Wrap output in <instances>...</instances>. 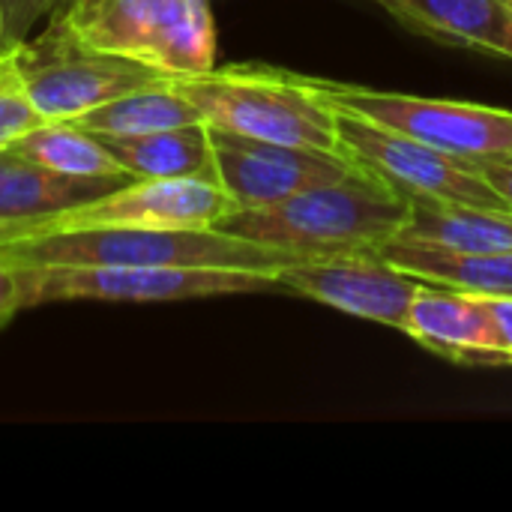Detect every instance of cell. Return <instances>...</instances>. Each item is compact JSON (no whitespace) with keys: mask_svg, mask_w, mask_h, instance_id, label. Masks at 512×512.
<instances>
[{"mask_svg":"<svg viewBox=\"0 0 512 512\" xmlns=\"http://www.w3.org/2000/svg\"><path fill=\"white\" fill-rule=\"evenodd\" d=\"M114 159L126 168L132 180H156V177H216L213 159V135L210 123H189L144 135L102 138Z\"/></svg>","mask_w":512,"mask_h":512,"instance_id":"16","label":"cell"},{"mask_svg":"<svg viewBox=\"0 0 512 512\" xmlns=\"http://www.w3.org/2000/svg\"><path fill=\"white\" fill-rule=\"evenodd\" d=\"M465 165L480 174L495 195L512 210V153H498V156H486V159H465Z\"/></svg>","mask_w":512,"mask_h":512,"instance_id":"22","label":"cell"},{"mask_svg":"<svg viewBox=\"0 0 512 512\" xmlns=\"http://www.w3.org/2000/svg\"><path fill=\"white\" fill-rule=\"evenodd\" d=\"M171 84L216 129L273 144L342 153L336 108L309 87L306 75L258 63H231L171 78Z\"/></svg>","mask_w":512,"mask_h":512,"instance_id":"3","label":"cell"},{"mask_svg":"<svg viewBox=\"0 0 512 512\" xmlns=\"http://www.w3.org/2000/svg\"><path fill=\"white\" fill-rule=\"evenodd\" d=\"M24 309H33L30 264H21L0 252V330Z\"/></svg>","mask_w":512,"mask_h":512,"instance_id":"21","label":"cell"},{"mask_svg":"<svg viewBox=\"0 0 512 512\" xmlns=\"http://www.w3.org/2000/svg\"><path fill=\"white\" fill-rule=\"evenodd\" d=\"M42 117L18 87L15 69H12V54L0 57V150L9 147L18 135L30 132L39 126Z\"/></svg>","mask_w":512,"mask_h":512,"instance_id":"20","label":"cell"},{"mask_svg":"<svg viewBox=\"0 0 512 512\" xmlns=\"http://www.w3.org/2000/svg\"><path fill=\"white\" fill-rule=\"evenodd\" d=\"M306 81L333 108L399 129L462 162L512 153V111L507 108L459 102V99H432V96H414L396 90H372V87L309 78V75Z\"/></svg>","mask_w":512,"mask_h":512,"instance_id":"6","label":"cell"},{"mask_svg":"<svg viewBox=\"0 0 512 512\" xmlns=\"http://www.w3.org/2000/svg\"><path fill=\"white\" fill-rule=\"evenodd\" d=\"M396 240L444 252H512V210L411 201Z\"/></svg>","mask_w":512,"mask_h":512,"instance_id":"14","label":"cell"},{"mask_svg":"<svg viewBox=\"0 0 512 512\" xmlns=\"http://www.w3.org/2000/svg\"><path fill=\"white\" fill-rule=\"evenodd\" d=\"M33 306L42 303H177L282 291L276 273L231 267H33Z\"/></svg>","mask_w":512,"mask_h":512,"instance_id":"7","label":"cell"},{"mask_svg":"<svg viewBox=\"0 0 512 512\" xmlns=\"http://www.w3.org/2000/svg\"><path fill=\"white\" fill-rule=\"evenodd\" d=\"M402 27L444 45L477 48L512 60V9L507 0H372Z\"/></svg>","mask_w":512,"mask_h":512,"instance_id":"13","label":"cell"},{"mask_svg":"<svg viewBox=\"0 0 512 512\" xmlns=\"http://www.w3.org/2000/svg\"><path fill=\"white\" fill-rule=\"evenodd\" d=\"M6 6V24L15 42H24L33 27L48 18V0H3Z\"/></svg>","mask_w":512,"mask_h":512,"instance_id":"23","label":"cell"},{"mask_svg":"<svg viewBox=\"0 0 512 512\" xmlns=\"http://www.w3.org/2000/svg\"><path fill=\"white\" fill-rule=\"evenodd\" d=\"M12 69L42 120H78L117 96L168 81L144 63L87 48L54 24L42 36L18 42Z\"/></svg>","mask_w":512,"mask_h":512,"instance_id":"5","label":"cell"},{"mask_svg":"<svg viewBox=\"0 0 512 512\" xmlns=\"http://www.w3.org/2000/svg\"><path fill=\"white\" fill-rule=\"evenodd\" d=\"M342 153L363 171L381 177L411 201L507 207L495 189L462 159L447 156L399 129L336 108ZM510 210V207H507Z\"/></svg>","mask_w":512,"mask_h":512,"instance_id":"8","label":"cell"},{"mask_svg":"<svg viewBox=\"0 0 512 512\" xmlns=\"http://www.w3.org/2000/svg\"><path fill=\"white\" fill-rule=\"evenodd\" d=\"M72 123L84 126L87 132L99 138H123V135H144V132L189 126V123H207V120L168 78L162 84H150L126 96H117L81 114Z\"/></svg>","mask_w":512,"mask_h":512,"instance_id":"19","label":"cell"},{"mask_svg":"<svg viewBox=\"0 0 512 512\" xmlns=\"http://www.w3.org/2000/svg\"><path fill=\"white\" fill-rule=\"evenodd\" d=\"M216 180L228 192L234 210L279 204L312 186L333 183L357 165L330 150L273 144L246 135H234L210 126Z\"/></svg>","mask_w":512,"mask_h":512,"instance_id":"11","label":"cell"},{"mask_svg":"<svg viewBox=\"0 0 512 512\" xmlns=\"http://www.w3.org/2000/svg\"><path fill=\"white\" fill-rule=\"evenodd\" d=\"M507 3H510V9H512V0H507Z\"/></svg>","mask_w":512,"mask_h":512,"instance_id":"28","label":"cell"},{"mask_svg":"<svg viewBox=\"0 0 512 512\" xmlns=\"http://www.w3.org/2000/svg\"><path fill=\"white\" fill-rule=\"evenodd\" d=\"M381 255L441 288L480 297H512V252H444L393 240Z\"/></svg>","mask_w":512,"mask_h":512,"instance_id":"18","label":"cell"},{"mask_svg":"<svg viewBox=\"0 0 512 512\" xmlns=\"http://www.w3.org/2000/svg\"><path fill=\"white\" fill-rule=\"evenodd\" d=\"M48 222V219H45ZM45 222H0V246L45 234Z\"/></svg>","mask_w":512,"mask_h":512,"instance_id":"25","label":"cell"},{"mask_svg":"<svg viewBox=\"0 0 512 512\" xmlns=\"http://www.w3.org/2000/svg\"><path fill=\"white\" fill-rule=\"evenodd\" d=\"M279 288L345 315L393 327L402 333L414 297L432 285L381 252H351L327 258H300L276 273Z\"/></svg>","mask_w":512,"mask_h":512,"instance_id":"9","label":"cell"},{"mask_svg":"<svg viewBox=\"0 0 512 512\" xmlns=\"http://www.w3.org/2000/svg\"><path fill=\"white\" fill-rule=\"evenodd\" d=\"M411 198L363 171L297 192L279 204L231 210L213 228L297 258L381 252L408 222Z\"/></svg>","mask_w":512,"mask_h":512,"instance_id":"1","label":"cell"},{"mask_svg":"<svg viewBox=\"0 0 512 512\" xmlns=\"http://www.w3.org/2000/svg\"><path fill=\"white\" fill-rule=\"evenodd\" d=\"M66 3H69V0H48V15H54V12H57V9H63Z\"/></svg>","mask_w":512,"mask_h":512,"instance_id":"27","label":"cell"},{"mask_svg":"<svg viewBox=\"0 0 512 512\" xmlns=\"http://www.w3.org/2000/svg\"><path fill=\"white\" fill-rule=\"evenodd\" d=\"M18 48V42L12 39V33H9V24H6V6H3V0H0V57H6V54H12Z\"/></svg>","mask_w":512,"mask_h":512,"instance_id":"26","label":"cell"},{"mask_svg":"<svg viewBox=\"0 0 512 512\" xmlns=\"http://www.w3.org/2000/svg\"><path fill=\"white\" fill-rule=\"evenodd\" d=\"M231 210L228 192L210 174L129 180L51 216L45 234L69 228H213Z\"/></svg>","mask_w":512,"mask_h":512,"instance_id":"10","label":"cell"},{"mask_svg":"<svg viewBox=\"0 0 512 512\" xmlns=\"http://www.w3.org/2000/svg\"><path fill=\"white\" fill-rule=\"evenodd\" d=\"M492 318L498 324V336H501V348L507 354V363L512 366V297H486Z\"/></svg>","mask_w":512,"mask_h":512,"instance_id":"24","label":"cell"},{"mask_svg":"<svg viewBox=\"0 0 512 512\" xmlns=\"http://www.w3.org/2000/svg\"><path fill=\"white\" fill-rule=\"evenodd\" d=\"M48 24L75 42L144 63L168 78L216 66L210 0H69Z\"/></svg>","mask_w":512,"mask_h":512,"instance_id":"4","label":"cell"},{"mask_svg":"<svg viewBox=\"0 0 512 512\" xmlns=\"http://www.w3.org/2000/svg\"><path fill=\"white\" fill-rule=\"evenodd\" d=\"M402 333L459 366H510L492 309L480 294L426 285L414 297Z\"/></svg>","mask_w":512,"mask_h":512,"instance_id":"12","label":"cell"},{"mask_svg":"<svg viewBox=\"0 0 512 512\" xmlns=\"http://www.w3.org/2000/svg\"><path fill=\"white\" fill-rule=\"evenodd\" d=\"M120 186L117 180H75L39 168L12 147L0 150V222H45Z\"/></svg>","mask_w":512,"mask_h":512,"instance_id":"15","label":"cell"},{"mask_svg":"<svg viewBox=\"0 0 512 512\" xmlns=\"http://www.w3.org/2000/svg\"><path fill=\"white\" fill-rule=\"evenodd\" d=\"M33 267H231L279 273L291 252L234 237L222 228H69L0 246Z\"/></svg>","mask_w":512,"mask_h":512,"instance_id":"2","label":"cell"},{"mask_svg":"<svg viewBox=\"0 0 512 512\" xmlns=\"http://www.w3.org/2000/svg\"><path fill=\"white\" fill-rule=\"evenodd\" d=\"M9 147L24 159L36 162L39 168L54 171L60 177L117 180V183L132 180L126 168L114 159L108 144L72 120H42L30 132L18 135Z\"/></svg>","mask_w":512,"mask_h":512,"instance_id":"17","label":"cell"}]
</instances>
